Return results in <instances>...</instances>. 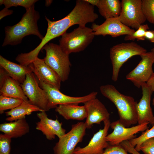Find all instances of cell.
I'll return each instance as SVG.
<instances>
[{
	"mask_svg": "<svg viewBox=\"0 0 154 154\" xmlns=\"http://www.w3.org/2000/svg\"><path fill=\"white\" fill-rule=\"evenodd\" d=\"M40 18L39 13L35 9V5L26 9L18 23L5 27V37L2 46L20 44L23 38L30 35H36L42 40L44 37L39 31L37 25Z\"/></svg>",
	"mask_w": 154,
	"mask_h": 154,
	"instance_id": "cell-1",
	"label": "cell"
},
{
	"mask_svg": "<svg viewBox=\"0 0 154 154\" xmlns=\"http://www.w3.org/2000/svg\"><path fill=\"white\" fill-rule=\"evenodd\" d=\"M100 90L102 94L115 105L119 120L124 126L129 127L137 123L136 109L137 102L133 97L122 94L111 84L101 86Z\"/></svg>",
	"mask_w": 154,
	"mask_h": 154,
	"instance_id": "cell-2",
	"label": "cell"
},
{
	"mask_svg": "<svg viewBox=\"0 0 154 154\" xmlns=\"http://www.w3.org/2000/svg\"><path fill=\"white\" fill-rule=\"evenodd\" d=\"M95 36L91 28L79 26L72 32L63 34L59 40V45L68 55L79 52L84 50L91 43Z\"/></svg>",
	"mask_w": 154,
	"mask_h": 154,
	"instance_id": "cell-3",
	"label": "cell"
},
{
	"mask_svg": "<svg viewBox=\"0 0 154 154\" xmlns=\"http://www.w3.org/2000/svg\"><path fill=\"white\" fill-rule=\"evenodd\" d=\"M147 52L146 49L133 42H122L112 46L110 52L112 66V80L117 81L121 68L128 59L135 55L140 56Z\"/></svg>",
	"mask_w": 154,
	"mask_h": 154,
	"instance_id": "cell-4",
	"label": "cell"
},
{
	"mask_svg": "<svg viewBox=\"0 0 154 154\" xmlns=\"http://www.w3.org/2000/svg\"><path fill=\"white\" fill-rule=\"evenodd\" d=\"M42 49L46 51V56L43 58L46 64L57 73L62 82L67 80L71 66L69 55L64 52L59 45L52 43L46 44Z\"/></svg>",
	"mask_w": 154,
	"mask_h": 154,
	"instance_id": "cell-5",
	"label": "cell"
},
{
	"mask_svg": "<svg viewBox=\"0 0 154 154\" xmlns=\"http://www.w3.org/2000/svg\"><path fill=\"white\" fill-rule=\"evenodd\" d=\"M86 129L83 122L72 125L71 130L56 143L53 148L54 154H73L77 144L82 141Z\"/></svg>",
	"mask_w": 154,
	"mask_h": 154,
	"instance_id": "cell-6",
	"label": "cell"
},
{
	"mask_svg": "<svg viewBox=\"0 0 154 154\" xmlns=\"http://www.w3.org/2000/svg\"><path fill=\"white\" fill-rule=\"evenodd\" d=\"M35 76L33 72L27 74L21 87L31 104L43 111H48L50 109L47 95L39 86Z\"/></svg>",
	"mask_w": 154,
	"mask_h": 154,
	"instance_id": "cell-7",
	"label": "cell"
},
{
	"mask_svg": "<svg viewBox=\"0 0 154 154\" xmlns=\"http://www.w3.org/2000/svg\"><path fill=\"white\" fill-rule=\"evenodd\" d=\"M119 16L121 22L131 28L137 29L146 20L141 7L142 0H122Z\"/></svg>",
	"mask_w": 154,
	"mask_h": 154,
	"instance_id": "cell-8",
	"label": "cell"
},
{
	"mask_svg": "<svg viewBox=\"0 0 154 154\" xmlns=\"http://www.w3.org/2000/svg\"><path fill=\"white\" fill-rule=\"evenodd\" d=\"M40 87L47 94L50 109L55 108L59 105L67 104H78L96 98L98 92H93L84 96L74 97L64 94L59 90L53 87L41 80H38Z\"/></svg>",
	"mask_w": 154,
	"mask_h": 154,
	"instance_id": "cell-9",
	"label": "cell"
},
{
	"mask_svg": "<svg viewBox=\"0 0 154 154\" xmlns=\"http://www.w3.org/2000/svg\"><path fill=\"white\" fill-rule=\"evenodd\" d=\"M148 122H145L131 127L124 126L118 119L111 123L110 127L113 129L112 133L106 137L107 141L110 145L119 144L125 141H129L137 137L135 135L148 129Z\"/></svg>",
	"mask_w": 154,
	"mask_h": 154,
	"instance_id": "cell-10",
	"label": "cell"
},
{
	"mask_svg": "<svg viewBox=\"0 0 154 154\" xmlns=\"http://www.w3.org/2000/svg\"><path fill=\"white\" fill-rule=\"evenodd\" d=\"M141 60L137 66L126 76L136 87L140 88L146 83L153 73L152 66L154 63V52L151 51L143 54Z\"/></svg>",
	"mask_w": 154,
	"mask_h": 154,
	"instance_id": "cell-11",
	"label": "cell"
},
{
	"mask_svg": "<svg viewBox=\"0 0 154 154\" xmlns=\"http://www.w3.org/2000/svg\"><path fill=\"white\" fill-rule=\"evenodd\" d=\"M91 28L95 35H109L115 38L123 35H131L135 30L123 24L119 17L106 19L100 25L92 24Z\"/></svg>",
	"mask_w": 154,
	"mask_h": 154,
	"instance_id": "cell-12",
	"label": "cell"
},
{
	"mask_svg": "<svg viewBox=\"0 0 154 154\" xmlns=\"http://www.w3.org/2000/svg\"><path fill=\"white\" fill-rule=\"evenodd\" d=\"M103 122L104 128L100 129L94 134L86 146L83 147H76L73 154H102L104 153V149L109 145L106 137L108 134L111 122L110 119Z\"/></svg>",
	"mask_w": 154,
	"mask_h": 154,
	"instance_id": "cell-13",
	"label": "cell"
},
{
	"mask_svg": "<svg viewBox=\"0 0 154 154\" xmlns=\"http://www.w3.org/2000/svg\"><path fill=\"white\" fill-rule=\"evenodd\" d=\"M37 116L39 120L36 123V129L41 131L48 140L54 139L56 135L59 139L66 133L62 123L57 118L55 120L49 118L45 111L38 113Z\"/></svg>",
	"mask_w": 154,
	"mask_h": 154,
	"instance_id": "cell-14",
	"label": "cell"
},
{
	"mask_svg": "<svg viewBox=\"0 0 154 154\" xmlns=\"http://www.w3.org/2000/svg\"><path fill=\"white\" fill-rule=\"evenodd\" d=\"M29 66L38 80H41L53 87L59 90L62 81L57 73L38 57Z\"/></svg>",
	"mask_w": 154,
	"mask_h": 154,
	"instance_id": "cell-15",
	"label": "cell"
},
{
	"mask_svg": "<svg viewBox=\"0 0 154 154\" xmlns=\"http://www.w3.org/2000/svg\"><path fill=\"white\" fill-rule=\"evenodd\" d=\"M142 96L136 104L137 123L138 125L148 122L152 126L154 124V116L151 106V96L153 91L146 83L142 85Z\"/></svg>",
	"mask_w": 154,
	"mask_h": 154,
	"instance_id": "cell-16",
	"label": "cell"
},
{
	"mask_svg": "<svg viewBox=\"0 0 154 154\" xmlns=\"http://www.w3.org/2000/svg\"><path fill=\"white\" fill-rule=\"evenodd\" d=\"M87 112L85 122L87 129L91 128L94 124L110 119V114L104 104L96 98L84 103Z\"/></svg>",
	"mask_w": 154,
	"mask_h": 154,
	"instance_id": "cell-17",
	"label": "cell"
},
{
	"mask_svg": "<svg viewBox=\"0 0 154 154\" xmlns=\"http://www.w3.org/2000/svg\"><path fill=\"white\" fill-rule=\"evenodd\" d=\"M0 66L3 68L9 76L21 84L25 80L26 75L33 72L29 66H26L11 62L0 56Z\"/></svg>",
	"mask_w": 154,
	"mask_h": 154,
	"instance_id": "cell-18",
	"label": "cell"
},
{
	"mask_svg": "<svg viewBox=\"0 0 154 154\" xmlns=\"http://www.w3.org/2000/svg\"><path fill=\"white\" fill-rule=\"evenodd\" d=\"M55 111L66 120H83L87 116V112L84 105L67 104L59 105L55 108Z\"/></svg>",
	"mask_w": 154,
	"mask_h": 154,
	"instance_id": "cell-19",
	"label": "cell"
},
{
	"mask_svg": "<svg viewBox=\"0 0 154 154\" xmlns=\"http://www.w3.org/2000/svg\"><path fill=\"white\" fill-rule=\"evenodd\" d=\"M29 125L25 117L0 124V131L11 138L21 137L29 133Z\"/></svg>",
	"mask_w": 154,
	"mask_h": 154,
	"instance_id": "cell-20",
	"label": "cell"
},
{
	"mask_svg": "<svg viewBox=\"0 0 154 154\" xmlns=\"http://www.w3.org/2000/svg\"><path fill=\"white\" fill-rule=\"evenodd\" d=\"M0 95L22 99L29 101L24 94L20 84L13 79L9 76L0 87Z\"/></svg>",
	"mask_w": 154,
	"mask_h": 154,
	"instance_id": "cell-21",
	"label": "cell"
},
{
	"mask_svg": "<svg viewBox=\"0 0 154 154\" xmlns=\"http://www.w3.org/2000/svg\"><path fill=\"white\" fill-rule=\"evenodd\" d=\"M44 111L38 108L31 104L29 101H23L19 106L5 112L6 115L8 116L5 120L10 122L25 117L26 115H29L34 112Z\"/></svg>",
	"mask_w": 154,
	"mask_h": 154,
	"instance_id": "cell-22",
	"label": "cell"
},
{
	"mask_svg": "<svg viewBox=\"0 0 154 154\" xmlns=\"http://www.w3.org/2000/svg\"><path fill=\"white\" fill-rule=\"evenodd\" d=\"M97 7L100 15L106 19L119 17L121 9L119 0H99Z\"/></svg>",
	"mask_w": 154,
	"mask_h": 154,
	"instance_id": "cell-23",
	"label": "cell"
},
{
	"mask_svg": "<svg viewBox=\"0 0 154 154\" xmlns=\"http://www.w3.org/2000/svg\"><path fill=\"white\" fill-rule=\"evenodd\" d=\"M24 101L21 99L0 96V114L8 110H11L20 105Z\"/></svg>",
	"mask_w": 154,
	"mask_h": 154,
	"instance_id": "cell-24",
	"label": "cell"
},
{
	"mask_svg": "<svg viewBox=\"0 0 154 154\" xmlns=\"http://www.w3.org/2000/svg\"><path fill=\"white\" fill-rule=\"evenodd\" d=\"M153 137H154V124L150 129H147L142 132L139 137L129 141L131 145L135 147V150L139 152L140 151L139 148L141 144L146 140Z\"/></svg>",
	"mask_w": 154,
	"mask_h": 154,
	"instance_id": "cell-25",
	"label": "cell"
},
{
	"mask_svg": "<svg viewBox=\"0 0 154 154\" xmlns=\"http://www.w3.org/2000/svg\"><path fill=\"white\" fill-rule=\"evenodd\" d=\"M141 7L146 20L154 24V0H142Z\"/></svg>",
	"mask_w": 154,
	"mask_h": 154,
	"instance_id": "cell-26",
	"label": "cell"
},
{
	"mask_svg": "<svg viewBox=\"0 0 154 154\" xmlns=\"http://www.w3.org/2000/svg\"><path fill=\"white\" fill-rule=\"evenodd\" d=\"M37 0H0V5L3 4L5 7L9 8L12 7L21 6L24 7L26 10L30 8Z\"/></svg>",
	"mask_w": 154,
	"mask_h": 154,
	"instance_id": "cell-27",
	"label": "cell"
},
{
	"mask_svg": "<svg viewBox=\"0 0 154 154\" xmlns=\"http://www.w3.org/2000/svg\"><path fill=\"white\" fill-rule=\"evenodd\" d=\"M149 29L147 24H143L132 34L126 35L124 40L125 41L129 40H134L137 39V40H144L145 38V34L146 31Z\"/></svg>",
	"mask_w": 154,
	"mask_h": 154,
	"instance_id": "cell-28",
	"label": "cell"
},
{
	"mask_svg": "<svg viewBox=\"0 0 154 154\" xmlns=\"http://www.w3.org/2000/svg\"><path fill=\"white\" fill-rule=\"evenodd\" d=\"M11 138L7 134H0V154H10Z\"/></svg>",
	"mask_w": 154,
	"mask_h": 154,
	"instance_id": "cell-29",
	"label": "cell"
},
{
	"mask_svg": "<svg viewBox=\"0 0 154 154\" xmlns=\"http://www.w3.org/2000/svg\"><path fill=\"white\" fill-rule=\"evenodd\" d=\"M139 149L144 154H154V137L144 141L141 145Z\"/></svg>",
	"mask_w": 154,
	"mask_h": 154,
	"instance_id": "cell-30",
	"label": "cell"
},
{
	"mask_svg": "<svg viewBox=\"0 0 154 154\" xmlns=\"http://www.w3.org/2000/svg\"><path fill=\"white\" fill-rule=\"evenodd\" d=\"M127 152L120 144L113 145H109L102 154H128Z\"/></svg>",
	"mask_w": 154,
	"mask_h": 154,
	"instance_id": "cell-31",
	"label": "cell"
},
{
	"mask_svg": "<svg viewBox=\"0 0 154 154\" xmlns=\"http://www.w3.org/2000/svg\"><path fill=\"white\" fill-rule=\"evenodd\" d=\"M120 144L127 152L132 154H141L135 150L134 147L131 145L129 141H124Z\"/></svg>",
	"mask_w": 154,
	"mask_h": 154,
	"instance_id": "cell-32",
	"label": "cell"
},
{
	"mask_svg": "<svg viewBox=\"0 0 154 154\" xmlns=\"http://www.w3.org/2000/svg\"><path fill=\"white\" fill-rule=\"evenodd\" d=\"M10 76L7 71L0 66V87L3 85L7 77Z\"/></svg>",
	"mask_w": 154,
	"mask_h": 154,
	"instance_id": "cell-33",
	"label": "cell"
},
{
	"mask_svg": "<svg viewBox=\"0 0 154 154\" xmlns=\"http://www.w3.org/2000/svg\"><path fill=\"white\" fill-rule=\"evenodd\" d=\"M145 37L151 42L154 43V31L153 30L147 31L145 33Z\"/></svg>",
	"mask_w": 154,
	"mask_h": 154,
	"instance_id": "cell-34",
	"label": "cell"
},
{
	"mask_svg": "<svg viewBox=\"0 0 154 154\" xmlns=\"http://www.w3.org/2000/svg\"><path fill=\"white\" fill-rule=\"evenodd\" d=\"M13 12V10L9 9L8 8L5 7L0 11V19H1L7 16L12 14Z\"/></svg>",
	"mask_w": 154,
	"mask_h": 154,
	"instance_id": "cell-35",
	"label": "cell"
},
{
	"mask_svg": "<svg viewBox=\"0 0 154 154\" xmlns=\"http://www.w3.org/2000/svg\"><path fill=\"white\" fill-rule=\"evenodd\" d=\"M154 93V73L146 83ZM152 104L154 105V96L152 101Z\"/></svg>",
	"mask_w": 154,
	"mask_h": 154,
	"instance_id": "cell-36",
	"label": "cell"
},
{
	"mask_svg": "<svg viewBox=\"0 0 154 154\" xmlns=\"http://www.w3.org/2000/svg\"><path fill=\"white\" fill-rule=\"evenodd\" d=\"M85 1L93 6H96L99 1V0H85Z\"/></svg>",
	"mask_w": 154,
	"mask_h": 154,
	"instance_id": "cell-37",
	"label": "cell"
},
{
	"mask_svg": "<svg viewBox=\"0 0 154 154\" xmlns=\"http://www.w3.org/2000/svg\"><path fill=\"white\" fill-rule=\"evenodd\" d=\"M151 51L153 52H154V48H152L151 50Z\"/></svg>",
	"mask_w": 154,
	"mask_h": 154,
	"instance_id": "cell-38",
	"label": "cell"
}]
</instances>
